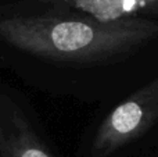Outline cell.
Returning <instances> with one entry per match:
<instances>
[{
	"instance_id": "cell-1",
	"label": "cell",
	"mask_w": 158,
	"mask_h": 157,
	"mask_svg": "<svg viewBox=\"0 0 158 157\" xmlns=\"http://www.w3.org/2000/svg\"><path fill=\"white\" fill-rule=\"evenodd\" d=\"M0 39L57 68L110 67L158 40V19L101 21L71 8H44L0 18Z\"/></svg>"
},
{
	"instance_id": "cell-2",
	"label": "cell",
	"mask_w": 158,
	"mask_h": 157,
	"mask_svg": "<svg viewBox=\"0 0 158 157\" xmlns=\"http://www.w3.org/2000/svg\"><path fill=\"white\" fill-rule=\"evenodd\" d=\"M158 122V77L140 86L100 121L89 143L90 157H114Z\"/></svg>"
},
{
	"instance_id": "cell-3",
	"label": "cell",
	"mask_w": 158,
	"mask_h": 157,
	"mask_svg": "<svg viewBox=\"0 0 158 157\" xmlns=\"http://www.w3.org/2000/svg\"><path fill=\"white\" fill-rule=\"evenodd\" d=\"M0 157H64L28 110L0 89Z\"/></svg>"
},
{
	"instance_id": "cell-4",
	"label": "cell",
	"mask_w": 158,
	"mask_h": 157,
	"mask_svg": "<svg viewBox=\"0 0 158 157\" xmlns=\"http://www.w3.org/2000/svg\"><path fill=\"white\" fill-rule=\"evenodd\" d=\"M65 8L101 21L136 17L158 19V0H72Z\"/></svg>"
},
{
	"instance_id": "cell-5",
	"label": "cell",
	"mask_w": 158,
	"mask_h": 157,
	"mask_svg": "<svg viewBox=\"0 0 158 157\" xmlns=\"http://www.w3.org/2000/svg\"><path fill=\"white\" fill-rule=\"evenodd\" d=\"M35 2L46 6V8H65L72 0H35Z\"/></svg>"
}]
</instances>
